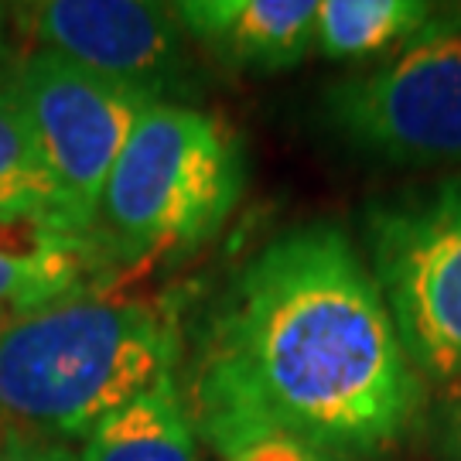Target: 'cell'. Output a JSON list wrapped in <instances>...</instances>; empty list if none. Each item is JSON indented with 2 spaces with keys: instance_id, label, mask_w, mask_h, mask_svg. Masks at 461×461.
I'll use <instances>...</instances> for the list:
<instances>
[{
  "instance_id": "8992f818",
  "label": "cell",
  "mask_w": 461,
  "mask_h": 461,
  "mask_svg": "<svg viewBox=\"0 0 461 461\" xmlns=\"http://www.w3.org/2000/svg\"><path fill=\"white\" fill-rule=\"evenodd\" d=\"M14 86L32 116L55 205L89 236L103 185L120 150L131 140L137 120L158 103L120 79L41 49L24 51Z\"/></svg>"
},
{
  "instance_id": "8fae6325",
  "label": "cell",
  "mask_w": 461,
  "mask_h": 461,
  "mask_svg": "<svg viewBox=\"0 0 461 461\" xmlns=\"http://www.w3.org/2000/svg\"><path fill=\"white\" fill-rule=\"evenodd\" d=\"M430 21L420 0H325L318 4L314 49L339 62L393 55Z\"/></svg>"
},
{
  "instance_id": "52a82bcc",
  "label": "cell",
  "mask_w": 461,
  "mask_h": 461,
  "mask_svg": "<svg viewBox=\"0 0 461 461\" xmlns=\"http://www.w3.org/2000/svg\"><path fill=\"white\" fill-rule=\"evenodd\" d=\"M14 28L34 49L148 93L154 103L192 106L205 76L171 4L144 0H41L11 7Z\"/></svg>"
},
{
  "instance_id": "2e32d148",
  "label": "cell",
  "mask_w": 461,
  "mask_h": 461,
  "mask_svg": "<svg viewBox=\"0 0 461 461\" xmlns=\"http://www.w3.org/2000/svg\"><path fill=\"white\" fill-rule=\"evenodd\" d=\"M21 59H24V51L17 49V41H14V17H11V7H0V93H4L7 86H14Z\"/></svg>"
},
{
  "instance_id": "3957f363",
  "label": "cell",
  "mask_w": 461,
  "mask_h": 461,
  "mask_svg": "<svg viewBox=\"0 0 461 461\" xmlns=\"http://www.w3.org/2000/svg\"><path fill=\"white\" fill-rule=\"evenodd\" d=\"M247 188V150L222 116L158 103L103 185L89 240L110 277L182 264L212 243Z\"/></svg>"
},
{
  "instance_id": "9c48e42d",
  "label": "cell",
  "mask_w": 461,
  "mask_h": 461,
  "mask_svg": "<svg viewBox=\"0 0 461 461\" xmlns=\"http://www.w3.org/2000/svg\"><path fill=\"white\" fill-rule=\"evenodd\" d=\"M171 11L188 41L226 68L284 72L314 49V0H185Z\"/></svg>"
},
{
  "instance_id": "5bb4252c",
  "label": "cell",
  "mask_w": 461,
  "mask_h": 461,
  "mask_svg": "<svg viewBox=\"0 0 461 461\" xmlns=\"http://www.w3.org/2000/svg\"><path fill=\"white\" fill-rule=\"evenodd\" d=\"M0 461H83V458L66 441H49V438H34V434H24V430H7V434H0Z\"/></svg>"
},
{
  "instance_id": "4fadbf2b",
  "label": "cell",
  "mask_w": 461,
  "mask_h": 461,
  "mask_svg": "<svg viewBox=\"0 0 461 461\" xmlns=\"http://www.w3.org/2000/svg\"><path fill=\"white\" fill-rule=\"evenodd\" d=\"M434 438L445 461H461V379L445 383L434 403Z\"/></svg>"
},
{
  "instance_id": "6da1fadb",
  "label": "cell",
  "mask_w": 461,
  "mask_h": 461,
  "mask_svg": "<svg viewBox=\"0 0 461 461\" xmlns=\"http://www.w3.org/2000/svg\"><path fill=\"white\" fill-rule=\"evenodd\" d=\"M178 390L215 458L294 441L331 461H369L407 438L424 379L352 236L314 219L270 236L226 277Z\"/></svg>"
},
{
  "instance_id": "277c9868",
  "label": "cell",
  "mask_w": 461,
  "mask_h": 461,
  "mask_svg": "<svg viewBox=\"0 0 461 461\" xmlns=\"http://www.w3.org/2000/svg\"><path fill=\"white\" fill-rule=\"evenodd\" d=\"M369 270L420 379H461V171L366 209Z\"/></svg>"
},
{
  "instance_id": "5b68a950",
  "label": "cell",
  "mask_w": 461,
  "mask_h": 461,
  "mask_svg": "<svg viewBox=\"0 0 461 461\" xmlns=\"http://www.w3.org/2000/svg\"><path fill=\"white\" fill-rule=\"evenodd\" d=\"M321 113L366 158L400 167L461 165V38L428 21L376 68L335 79Z\"/></svg>"
},
{
  "instance_id": "7a4b0ae2",
  "label": "cell",
  "mask_w": 461,
  "mask_h": 461,
  "mask_svg": "<svg viewBox=\"0 0 461 461\" xmlns=\"http://www.w3.org/2000/svg\"><path fill=\"white\" fill-rule=\"evenodd\" d=\"M178 308L86 291L0 325V420L49 441H86L158 383L178 379Z\"/></svg>"
},
{
  "instance_id": "9a60e30c",
  "label": "cell",
  "mask_w": 461,
  "mask_h": 461,
  "mask_svg": "<svg viewBox=\"0 0 461 461\" xmlns=\"http://www.w3.org/2000/svg\"><path fill=\"white\" fill-rule=\"evenodd\" d=\"M219 461H331L325 455H318L312 447H301L294 441H257V445L236 451L230 458Z\"/></svg>"
},
{
  "instance_id": "ba28073f",
  "label": "cell",
  "mask_w": 461,
  "mask_h": 461,
  "mask_svg": "<svg viewBox=\"0 0 461 461\" xmlns=\"http://www.w3.org/2000/svg\"><path fill=\"white\" fill-rule=\"evenodd\" d=\"M106 287L113 277L86 232L59 212L0 209V325Z\"/></svg>"
},
{
  "instance_id": "e0dca14e",
  "label": "cell",
  "mask_w": 461,
  "mask_h": 461,
  "mask_svg": "<svg viewBox=\"0 0 461 461\" xmlns=\"http://www.w3.org/2000/svg\"><path fill=\"white\" fill-rule=\"evenodd\" d=\"M430 21L461 38V0H455V4H430Z\"/></svg>"
},
{
  "instance_id": "7c38bea8",
  "label": "cell",
  "mask_w": 461,
  "mask_h": 461,
  "mask_svg": "<svg viewBox=\"0 0 461 461\" xmlns=\"http://www.w3.org/2000/svg\"><path fill=\"white\" fill-rule=\"evenodd\" d=\"M0 209H45V212H59L49 167H45V158H41V148H38V137H34L32 127V116H28L24 103H21L17 86H7L0 93Z\"/></svg>"
},
{
  "instance_id": "30bf717a",
  "label": "cell",
  "mask_w": 461,
  "mask_h": 461,
  "mask_svg": "<svg viewBox=\"0 0 461 461\" xmlns=\"http://www.w3.org/2000/svg\"><path fill=\"white\" fill-rule=\"evenodd\" d=\"M83 461H198V434L185 411L178 379L110 413L79 451Z\"/></svg>"
}]
</instances>
